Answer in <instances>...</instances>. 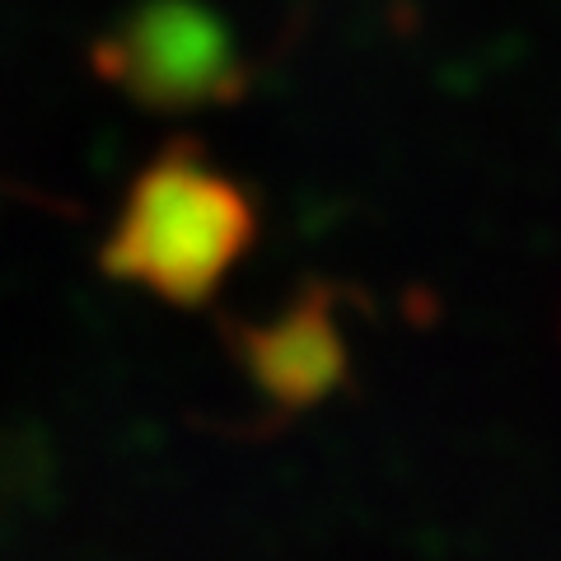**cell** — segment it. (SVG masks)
<instances>
[{
  "label": "cell",
  "mask_w": 561,
  "mask_h": 561,
  "mask_svg": "<svg viewBox=\"0 0 561 561\" xmlns=\"http://www.w3.org/2000/svg\"><path fill=\"white\" fill-rule=\"evenodd\" d=\"M257 239V206L197 140H173L131 179L99 267L173 309L216 300Z\"/></svg>",
  "instance_id": "cell-1"
},
{
  "label": "cell",
  "mask_w": 561,
  "mask_h": 561,
  "mask_svg": "<svg viewBox=\"0 0 561 561\" xmlns=\"http://www.w3.org/2000/svg\"><path fill=\"white\" fill-rule=\"evenodd\" d=\"M103 80L160 113H192L243 94L249 70L216 10L197 0H146L99 43Z\"/></svg>",
  "instance_id": "cell-3"
},
{
  "label": "cell",
  "mask_w": 561,
  "mask_h": 561,
  "mask_svg": "<svg viewBox=\"0 0 561 561\" xmlns=\"http://www.w3.org/2000/svg\"><path fill=\"white\" fill-rule=\"evenodd\" d=\"M342 286L305 280L272 319H220L230 351L257 402L249 435H272L295 416L323 408L351 379V346L342 332Z\"/></svg>",
  "instance_id": "cell-2"
}]
</instances>
